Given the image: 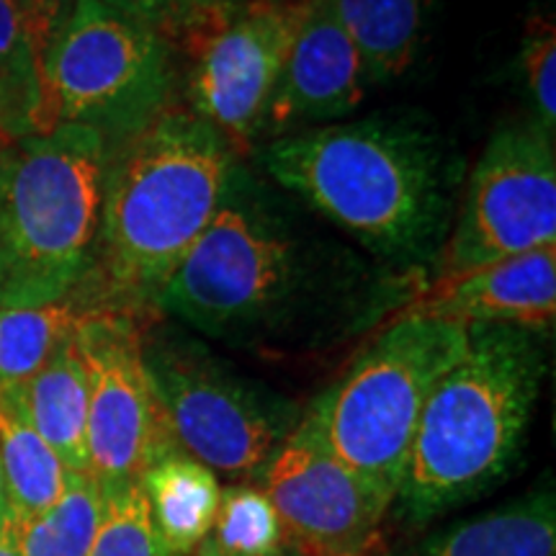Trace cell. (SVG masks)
I'll list each match as a JSON object with an SVG mask.
<instances>
[{
  "label": "cell",
  "mask_w": 556,
  "mask_h": 556,
  "mask_svg": "<svg viewBox=\"0 0 556 556\" xmlns=\"http://www.w3.org/2000/svg\"><path fill=\"white\" fill-rule=\"evenodd\" d=\"M18 400L26 420L62 467L88 475V377L75 332L18 389Z\"/></svg>",
  "instance_id": "cell-16"
},
{
  "label": "cell",
  "mask_w": 556,
  "mask_h": 556,
  "mask_svg": "<svg viewBox=\"0 0 556 556\" xmlns=\"http://www.w3.org/2000/svg\"><path fill=\"white\" fill-rule=\"evenodd\" d=\"M287 544L304 556H379L392 505L332 454L309 409L261 475Z\"/></svg>",
  "instance_id": "cell-12"
},
{
  "label": "cell",
  "mask_w": 556,
  "mask_h": 556,
  "mask_svg": "<svg viewBox=\"0 0 556 556\" xmlns=\"http://www.w3.org/2000/svg\"><path fill=\"white\" fill-rule=\"evenodd\" d=\"M142 364L173 441L214 475L258 482L302 417L283 394L157 319L142 330Z\"/></svg>",
  "instance_id": "cell-8"
},
{
  "label": "cell",
  "mask_w": 556,
  "mask_h": 556,
  "mask_svg": "<svg viewBox=\"0 0 556 556\" xmlns=\"http://www.w3.org/2000/svg\"><path fill=\"white\" fill-rule=\"evenodd\" d=\"M266 176L402 276L433 268L456 217L462 163L422 116L374 114L270 139Z\"/></svg>",
  "instance_id": "cell-2"
},
{
  "label": "cell",
  "mask_w": 556,
  "mask_h": 556,
  "mask_svg": "<svg viewBox=\"0 0 556 556\" xmlns=\"http://www.w3.org/2000/svg\"><path fill=\"white\" fill-rule=\"evenodd\" d=\"M384 556H556V495L541 482L482 516L454 520Z\"/></svg>",
  "instance_id": "cell-15"
},
{
  "label": "cell",
  "mask_w": 556,
  "mask_h": 556,
  "mask_svg": "<svg viewBox=\"0 0 556 556\" xmlns=\"http://www.w3.org/2000/svg\"><path fill=\"white\" fill-rule=\"evenodd\" d=\"M281 556H304V554H299V552H296V548H291V546H289V548H287V552H283Z\"/></svg>",
  "instance_id": "cell-30"
},
{
  "label": "cell",
  "mask_w": 556,
  "mask_h": 556,
  "mask_svg": "<svg viewBox=\"0 0 556 556\" xmlns=\"http://www.w3.org/2000/svg\"><path fill=\"white\" fill-rule=\"evenodd\" d=\"M402 312L458 325H513L546 336L556 312V245L516 255L467 276L433 281Z\"/></svg>",
  "instance_id": "cell-14"
},
{
  "label": "cell",
  "mask_w": 556,
  "mask_h": 556,
  "mask_svg": "<svg viewBox=\"0 0 556 556\" xmlns=\"http://www.w3.org/2000/svg\"><path fill=\"white\" fill-rule=\"evenodd\" d=\"M3 142H5V139H3V137H0V144H3Z\"/></svg>",
  "instance_id": "cell-31"
},
{
  "label": "cell",
  "mask_w": 556,
  "mask_h": 556,
  "mask_svg": "<svg viewBox=\"0 0 556 556\" xmlns=\"http://www.w3.org/2000/svg\"><path fill=\"white\" fill-rule=\"evenodd\" d=\"M86 317L70 299L0 309V392L24 387Z\"/></svg>",
  "instance_id": "cell-22"
},
{
  "label": "cell",
  "mask_w": 556,
  "mask_h": 556,
  "mask_svg": "<svg viewBox=\"0 0 556 556\" xmlns=\"http://www.w3.org/2000/svg\"><path fill=\"white\" fill-rule=\"evenodd\" d=\"M5 513H9V507H5V486H3V471H0V523H3Z\"/></svg>",
  "instance_id": "cell-29"
},
{
  "label": "cell",
  "mask_w": 556,
  "mask_h": 556,
  "mask_svg": "<svg viewBox=\"0 0 556 556\" xmlns=\"http://www.w3.org/2000/svg\"><path fill=\"white\" fill-rule=\"evenodd\" d=\"M281 520L258 484L222 490L219 510L193 556H281L287 552Z\"/></svg>",
  "instance_id": "cell-23"
},
{
  "label": "cell",
  "mask_w": 556,
  "mask_h": 556,
  "mask_svg": "<svg viewBox=\"0 0 556 556\" xmlns=\"http://www.w3.org/2000/svg\"><path fill=\"white\" fill-rule=\"evenodd\" d=\"M142 323L90 315L75 330L88 377V475L101 495L139 482L173 441L142 364Z\"/></svg>",
  "instance_id": "cell-11"
},
{
  "label": "cell",
  "mask_w": 556,
  "mask_h": 556,
  "mask_svg": "<svg viewBox=\"0 0 556 556\" xmlns=\"http://www.w3.org/2000/svg\"><path fill=\"white\" fill-rule=\"evenodd\" d=\"M364 60L328 0H307L302 24L278 73L263 137H283L351 114L364 101Z\"/></svg>",
  "instance_id": "cell-13"
},
{
  "label": "cell",
  "mask_w": 556,
  "mask_h": 556,
  "mask_svg": "<svg viewBox=\"0 0 556 556\" xmlns=\"http://www.w3.org/2000/svg\"><path fill=\"white\" fill-rule=\"evenodd\" d=\"M152 523L173 556H193L217 518L222 486L212 469L173 446L139 477Z\"/></svg>",
  "instance_id": "cell-17"
},
{
  "label": "cell",
  "mask_w": 556,
  "mask_h": 556,
  "mask_svg": "<svg viewBox=\"0 0 556 556\" xmlns=\"http://www.w3.org/2000/svg\"><path fill=\"white\" fill-rule=\"evenodd\" d=\"M520 70L541 127L554 135L556 122V29L554 21L536 16L528 21L520 45Z\"/></svg>",
  "instance_id": "cell-25"
},
{
  "label": "cell",
  "mask_w": 556,
  "mask_h": 556,
  "mask_svg": "<svg viewBox=\"0 0 556 556\" xmlns=\"http://www.w3.org/2000/svg\"><path fill=\"white\" fill-rule=\"evenodd\" d=\"M41 88V131L73 124L114 144L173 106L176 58L157 31L103 0H73L47 45Z\"/></svg>",
  "instance_id": "cell-7"
},
{
  "label": "cell",
  "mask_w": 556,
  "mask_h": 556,
  "mask_svg": "<svg viewBox=\"0 0 556 556\" xmlns=\"http://www.w3.org/2000/svg\"><path fill=\"white\" fill-rule=\"evenodd\" d=\"M433 281L556 245L554 135L539 122L507 124L490 137L462 193Z\"/></svg>",
  "instance_id": "cell-10"
},
{
  "label": "cell",
  "mask_w": 556,
  "mask_h": 556,
  "mask_svg": "<svg viewBox=\"0 0 556 556\" xmlns=\"http://www.w3.org/2000/svg\"><path fill=\"white\" fill-rule=\"evenodd\" d=\"M109 9L119 11L137 24L148 26V29L157 31L160 37H168L186 24L193 13H199L206 5L217 3V0H103Z\"/></svg>",
  "instance_id": "cell-26"
},
{
  "label": "cell",
  "mask_w": 556,
  "mask_h": 556,
  "mask_svg": "<svg viewBox=\"0 0 556 556\" xmlns=\"http://www.w3.org/2000/svg\"><path fill=\"white\" fill-rule=\"evenodd\" d=\"M467 348V325L400 312L343 379L307 407L328 448L389 505L422 407Z\"/></svg>",
  "instance_id": "cell-6"
},
{
  "label": "cell",
  "mask_w": 556,
  "mask_h": 556,
  "mask_svg": "<svg viewBox=\"0 0 556 556\" xmlns=\"http://www.w3.org/2000/svg\"><path fill=\"white\" fill-rule=\"evenodd\" d=\"M18 3L24 5V11L34 18L37 29L45 34L47 45H50L54 29H58L60 21L65 18L73 0H18Z\"/></svg>",
  "instance_id": "cell-27"
},
{
  "label": "cell",
  "mask_w": 556,
  "mask_h": 556,
  "mask_svg": "<svg viewBox=\"0 0 556 556\" xmlns=\"http://www.w3.org/2000/svg\"><path fill=\"white\" fill-rule=\"evenodd\" d=\"M379 278L299 206L238 163L217 212L160 296L170 315L229 345L299 343L358 325Z\"/></svg>",
  "instance_id": "cell-1"
},
{
  "label": "cell",
  "mask_w": 556,
  "mask_h": 556,
  "mask_svg": "<svg viewBox=\"0 0 556 556\" xmlns=\"http://www.w3.org/2000/svg\"><path fill=\"white\" fill-rule=\"evenodd\" d=\"M18 389L0 392V471L13 523H24L50 510L67 482V469L58 454L26 420Z\"/></svg>",
  "instance_id": "cell-18"
},
{
  "label": "cell",
  "mask_w": 556,
  "mask_h": 556,
  "mask_svg": "<svg viewBox=\"0 0 556 556\" xmlns=\"http://www.w3.org/2000/svg\"><path fill=\"white\" fill-rule=\"evenodd\" d=\"M103 495L96 479L83 471H67L58 503L41 516L13 523V539L21 556H88L101 523Z\"/></svg>",
  "instance_id": "cell-21"
},
{
  "label": "cell",
  "mask_w": 556,
  "mask_h": 556,
  "mask_svg": "<svg viewBox=\"0 0 556 556\" xmlns=\"http://www.w3.org/2000/svg\"><path fill=\"white\" fill-rule=\"evenodd\" d=\"M0 556H21L16 539H13V528L9 520V513H5L3 523H0Z\"/></svg>",
  "instance_id": "cell-28"
},
{
  "label": "cell",
  "mask_w": 556,
  "mask_h": 556,
  "mask_svg": "<svg viewBox=\"0 0 556 556\" xmlns=\"http://www.w3.org/2000/svg\"><path fill=\"white\" fill-rule=\"evenodd\" d=\"M364 60L368 83H389L413 65L426 31L428 0H328Z\"/></svg>",
  "instance_id": "cell-19"
},
{
  "label": "cell",
  "mask_w": 556,
  "mask_h": 556,
  "mask_svg": "<svg viewBox=\"0 0 556 556\" xmlns=\"http://www.w3.org/2000/svg\"><path fill=\"white\" fill-rule=\"evenodd\" d=\"M88 556H173L152 523L139 482L103 495L101 523Z\"/></svg>",
  "instance_id": "cell-24"
},
{
  "label": "cell",
  "mask_w": 556,
  "mask_h": 556,
  "mask_svg": "<svg viewBox=\"0 0 556 556\" xmlns=\"http://www.w3.org/2000/svg\"><path fill=\"white\" fill-rule=\"evenodd\" d=\"M238 163L212 124L176 103L109 144L99 229L70 302L88 317L155 323L160 296L204 235Z\"/></svg>",
  "instance_id": "cell-3"
},
{
  "label": "cell",
  "mask_w": 556,
  "mask_h": 556,
  "mask_svg": "<svg viewBox=\"0 0 556 556\" xmlns=\"http://www.w3.org/2000/svg\"><path fill=\"white\" fill-rule=\"evenodd\" d=\"M109 144L60 124L0 144V309L73 296L99 229Z\"/></svg>",
  "instance_id": "cell-5"
},
{
  "label": "cell",
  "mask_w": 556,
  "mask_h": 556,
  "mask_svg": "<svg viewBox=\"0 0 556 556\" xmlns=\"http://www.w3.org/2000/svg\"><path fill=\"white\" fill-rule=\"evenodd\" d=\"M47 39L18 0H0V137L41 131Z\"/></svg>",
  "instance_id": "cell-20"
},
{
  "label": "cell",
  "mask_w": 556,
  "mask_h": 556,
  "mask_svg": "<svg viewBox=\"0 0 556 556\" xmlns=\"http://www.w3.org/2000/svg\"><path fill=\"white\" fill-rule=\"evenodd\" d=\"M304 9L307 0H217L165 37L184 60L186 109L212 124L238 157L258 152Z\"/></svg>",
  "instance_id": "cell-9"
},
{
  "label": "cell",
  "mask_w": 556,
  "mask_h": 556,
  "mask_svg": "<svg viewBox=\"0 0 556 556\" xmlns=\"http://www.w3.org/2000/svg\"><path fill=\"white\" fill-rule=\"evenodd\" d=\"M546 336L467 325V348L422 407L392 510L420 528L477 503L516 469L546 374Z\"/></svg>",
  "instance_id": "cell-4"
}]
</instances>
